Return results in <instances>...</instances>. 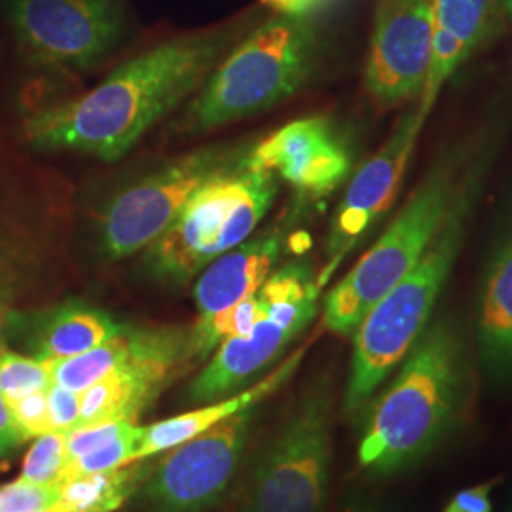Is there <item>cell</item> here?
Listing matches in <instances>:
<instances>
[{"instance_id":"1","label":"cell","mask_w":512,"mask_h":512,"mask_svg":"<svg viewBox=\"0 0 512 512\" xmlns=\"http://www.w3.org/2000/svg\"><path fill=\"white\" fill-rule=\"evenodd\" d=\"M234 33L169 38L129 59L92 92L40 110L23 124L40 152H78L116 162L213 73Z\"/></svg>"},{"instance_id":"2","label":"cell","mask_w":512,"mask_h":512,"mask_svg":"<svg viewBox=\"0 0 512 512\" xmlns=\"http://www.w3.org/2000/svg\"><path fill=\"white\" fill-rule=\"evenodd\" d=\"M467 395L458 334L440 321L421 334L374 404L359 444V465L374 475H393L418 463L461 420Z\"/></svg>"},{"instance_id":"3","label":"cell","mask_w":512,"mask_h":512,"mask_svg":"<svg viewBox=\"0 0 512 512\" xmlns=\"http://www.w3.org/2000/svg\"><path fill=\"white\" fill-rule=\"evenodd\" d=\"M473 188L463 183L456 190L439 232L418 264L368 311L355 329L351 374L344 408L359 412L385 378L403 363L427 329L442 287L454 268L465 238Z\"/></svg>"},{"instance_id":"4","label":"cell","mask_w":512,"mask_h":512,"mask_svg":"<svg viewBox=\"0 0 512 512\" xmlns=\"http://www.w3.org/2000/svg\"><path fill=\"white\" fill-rule=\"evenodd\" d=\"M311 19L274 16L253 29L207 76L184 112V131H209L272 109L310 76L317 57Z\"/></svg>"},{"instance_id":"5","label":"cell","mask_w":512,"mask_h":512,"mask_svg":"<svg viewBox=\"0 0 512 512\" xmlns=\"http://www.w3.org/2000/svg\"><path fill=\"white\" fill-rule=\"evenodd\" d=\"M275 196L274 173L253 169L241 158L203 184L148 247V270L173 283L202 274L213 260L249 239Z\"/></svg>"},{"instance_id":"6","label":"cell","mask_w":512,"mask_h":512,"mask_svg":"<svg viewBox=\"0 0 512 512\" xmlns=\"http://www.w3.org/2000/svg\"><path fill=\"white\" fill-rule=\"evenodd\" d=\"M456 196L452 160L435 165L370 251L325 300L323 325L348 336L408 274L439 232Z\"/></svg>"},{"instance_id":"7","label":"cell","mask_w":512,"mask_h":512,"mask_svg":"<svg viewBox=\"0 0 512 512\" xmlns=\"http://www.w3.org/2000/svg\"><path fill=\"white\" fill-rule=\"evenodd\" d=\"M332 463V395L313 385L256 458L239 512H323Z\"/></svg>"},{"instance_id":"8","label":"cell","mask_w":512,"mask_h":512,"mask_svg":"<svg viewBox=\"0 0 512 512\" xmlns=\"http://www.w3.org/2000/svg\"><path fill=\"white\" fill-rule=\"evenodd\" d=\"M321 285L308 264L291 262L270 275L258 296L264 313L247 336L220 342L217 353L192 382V401L228 397L277 361L317 313Z\"/></svg>"},{"instance_id":"9","label":"cell","mask_w":512,"mask_h":512,"mask_svg":"<svg viewBox=\"0 0 512 512\" xmlns=\"http://www.w3.org/2000/svg\"><path fill=\"white\" fill-rule=\"evenodd\" d=\"M255 408L220 421L202 435L160 454L133 495L139 512H207L217 507L238 475Z\"/></svg>"},{"instance_id":"10","label":"cell","mask_w":512,"mask_h":512,"mask_svg":"<svg viewBox=\"0 0 512 512\" xmlns=\"http://www.w3.org/2000/svg\"><path fill=\"white\" fill-rule=\"evenodd\" d=\"M6 8L21 52L46 69H90L126 27L122 0H8Z\"/></svg>"},{"instance_id":"11","label":"cell","mask_w":512,"mask_h":512,"mask_svg":"<svg viewBox=\"0 0 512 512\" xmlns=\"http://www.w3.org/2000/svg\"><path fill=\"white\" fill-rule=\"evenodd\" d=\"M238 162L232 148H202L129 186L101 220L103 253L120 260L148 249L203 184Z\"/></svg>"},{"instance_id":"12","label":"cell","mask_w":512,"mask_h":512,"mask_svg":"<svg viewBox=\"0 0 512 512\" xmlns=\"http://www.w3.org/2000/svg\"><path fill=\"white\" fill-rule=\"evenodd\" d=\"M433 63L429 0H378L366 63L368 93L384 107L423 93Z\"/></svg>"},{"instance_id":"13","label":"cell","mask_w":512,"mask_h":512,"mask_svg":"<svg viewBox=\"0 0 512 512\" xmlns=\"http://www.w3.org/2000/svg\"><path fill=\"white\" fill-rule=\"evenodd\" d=\"M186 359L188 334L183 330L133 329L128 359L80 393L78 427L105 421L137 423Z\"/></svg>"},{"instance_id":"14","label":"cell","mask_w":512,"mask_h":512,"mask_svg":"<svg viewBox=\"0 0 512 512\" xmlns=\"http://www.w3.org/2000/svg\"><path fill=\"white\" fill-rule=\"evenodd\" d=\"M423 122L425 118L420 110L408 112L380 152L372 156L349 183L346 198L330 228L327 266L317 277L321 287L395 202Z\"/></svg>"},{"instance_id":"15","label":"cell","mask_w":512,"mask_h":512,"mask_svg":"<svg viewBox=\"0 0 512 512\" xmlns=\"http://www.w3.org/2000/svg\"><path fill=\"white\" fill-rule=\"evenodd\" d=\"M243 162L279 175L296 190L325 196L346 179L349 152L327 118H302L260 141Z\"/></svg>"},{"instance_id":"16","label":"cell","mask_w":512,"mask_h":512,"mask_svg":"<svg viewBox=\"0 0 512 512\" xmlns=\"http://www.w3.org/2000/svg\"><path fill=\"white\" fill-rule=\"evenodd\" d=\"M283 241V232L262 234L251 241H243L236 249L213 260L194 287L198 306L196 325L207 323L220 311L258 293L264 281L272 275L283 251Z\"/></svg>"},{"instance_id":"17","label":"cell","mask_w":512,"mask_h":512,"mask_svg":"<svg viewBox=\"0 0 512 512\" xmlns=\"http://www.w3.org/2000/svg\"><path fill=\"white\" fill-rule=\"evenodd\" d=\"M429 4L433 14V63L418 109L423 118L429 116L446 80L488 35L497 0H429Z\"/></svg>"},{"instance_id":"18","label":"cell","mask_w":512,"mask_h":512,"mask_svg":"<svg viewBox=\"0 0 512 512\" xmlns=\"http://www.w3.org/2000/svg\"><path fill=\"white\" fill-rule=\"evenodd\" d=\"M304 351L306 349L296 351L293 357H289L283 365L277 366L272 374H268L266 378H262L260 382H256L255 385H251L249 389H245L241 393L228 395L217 403L143 427L137 450L133 454V463L160 456L167 450L183 444L186 440L202 435L220 421L228 420L243 410L256 408V404H260L266 397H270L293 376L296 366L300 365V361H302Z\"/></svg>"},{"instance_id":"19","label":"cell","mask_w":512,"mask_h":512,"mask_svg":"<svg viewBox=\"0 0 512 512\" xmlns=\"http://www.w3.org/2000/svg\"><path fill=\"white\" fill-rule=\"evenodd\" d=\"M124 329L107 311L84 302H65L38 317L29 348L40 361H57L97 348Z\"/></svg>"},{"instance_id":"20","label":"cell","mask_w":512,"mask_h":512,"mask_svg":"<svg viewBox=\"0 0 512 512\" xmlns=\"http://www.w3.org/2000/svg\"><path fill=\"white\" fill-rule=\"evenodd\" d=\"M480 359L495 378L512 376V232L495 256L478 313Z\"/></svg>"},{"instance_id":"21","label":"cell","mask_w":512,"mask_h":512,"mask_svg":"<svg viewBox=\"0 0 512 512\" xmlns=\"http://www.w3.org/2000/svg\"><path fill=\"white\" fill-rule=\"evenodd\" d=\"M152 465L145 461L129 463L92 475L74 476L59 482L57 512H114L122 509L145 484Z\"/></svg>"},{"instance_id":"22","label":"cell","mask_w":512,"mask_h":512,"mask_svg":"<svg viewBox=\"0 0 512 512\" xmlns=\"http://www.w3.org/2000/svg\"><path fill=\"white\" fill-rule=\"evenodd\" d=\"M133 349V329L122 330L114 338L103 342L101 346L84 351L80 355L46 361L52 382L67 387L76 393H82L90 385L105 378L116 370L129 357Z\"/></svg>"},{"instance_id":"23","label":"cell","mask_w":512,"mask_h":512,"mask_svg":"<svg viewBox=\"0 0 512 512\" xmlns=\"http://www.w3.org/2000/svg\"><path fill=\"white\" fill-rule=\"evenodd\" d=\"M52 384L46 361L25 357L8 349L0 355V395L8 403L46 391Z\"/></svg>"},{"instance_id":"24","label":"cell","mask_w":512,"mask_h":512,"mask_svg":"<svg viewBox=\"0 0 512 512\" xmlns=\"http://www.w3.org/2000/svg\"><path fill=\"white\" fill-rule=\"evenodd\" d=\"M141 429H143V425L135 423L133 427H129L122 437H118V439L112 440L109 444H105V446H101L93 452L84 454V456H78V458L67 461L57 484L65 482V480H71L74 476L92 475V473L118 469V467L133 463V454H135L137 444L141 439Z\"/></svg>"},{"instance_id":"25","label":"cell","mask_w":512,"mask_h":512,"mask_svg":"<svg viewBox=\"0 0 512 512\" xmlns=\"http://www.w3.org/2000/svg\"><path fill=\"white\" fill-rule=\"evenodd\" d=\"M65 454H67L65 433L50 431L46 435H40L23 459V469L19 478L37 482V484H57L61 471L65 467Z\"/></svg>"},{"instance_id":"26","label":"cell","mask_w":512,"mask_h":512,"mask_svg":"<svg viewBox=\"0 0 512 512\" xmlns=\"http://www.w3.org/2000/svg\"><path fill=\"white\" fill-rule=\"evenodd\" d=\"M59 484H37L18 478L0 486V512H44L55 509Z\"/></svg>"},{"instance_id":"27","label":"cell","mask_w":512,"mask_h":512,"mask_svg":"<svg viewBox=\"0 0 512 512\" xmlns=\"http://www.w3.org/2000/svg\"><path fill=\"white\" fill-rule=\"evenodd\" d=\"M133 425L135 423H131V421H105V423L74 427L73 431L65 433L67 435L65 463L78 458V456H84L88 452H93V450L109 444L118 437H122Z\"/></svg>"},{"instance_id":"28","label":"cell","mask_w":512,"mask_h":512,"mask_svg":"<svg viewBox=\"0 0 512 512\" xmlns=\"http://www.w3.org/2000/svg\"><path fill=\"white\" fill-rule=\"evenodd\" d=\"M46 391L33 393V395H27L23 399L8 403L23 440L37 439L40 435H46V433L52 431L50 429V416H48Z\"/></svg>"},{"instance_id":"29","label":"cell","mask_w":512,"mask_h":512,"mask_svg":"<svg viewBox=\"0 0 512 512\" xmlns=\"http://www.w3.org/2000/svg\"><path fill=\"white\" fill-rule=\"evenodd\" d=\"M50 429L69 433L80 423V393L52 384L46 391Z\"/></svg>"},{"instance_id":"30","label":"cell","mask_w":512,"mask_h":512,"mask_svg":"<svg viewBox=\"0 0 512 512\" xmlns=\"http://www.w3.org/2000/svg\"><path fill=\"white\" fill-rule=\"evenodd\" d=\"M262 6L270 8L275 16L287 18L313 19L327 14L342 0H260Z\"/></svg>"},{"instance_id":"31","label":"cell","mask_w":512,"mask_h":512,"mask_svg":"<svg viewBox=\"0 0 512 512\" xmlns=\"http://www.w3.org/2000/svg\"><path fill=\"white\" fill-rule=\"evenodd\" d=\"M494 488V482L478 484L475 488L461 490L446 507L444 512H492L490 492Z\"/></svg>"},{"instance_id":"32","label":"cell","mask_w":512,"mask_h":512,"mask_svg":"<svg viewBox=\"0 0 512 512\" xmlns=\"http://www.w3.org/2000/svg\"><path fill=\"white\" fill-rule=\"evenodd\" d=\"M25 440L18 431L10 404L0 395V458L12 454Z\"/></svg>"},{"instance_id":"33","label":"cell","mask_w":512,"mask_h":512,"mask_svg":"<svg viewBox=\"0 0 512 512\" xmlns=\"http://www.w3.org/2000/svg\"><path fill=\"white\" fill-rule=\"evenodd\" d=\"M340 512H389L384 507L368 501V499H353Z\"/></svg>"},{"instance_id":"34","label":"cell","mask_w":512,"mask_h":512,"mask_svg":"<svg viewBox=\"0 0 512 512\" xmlns=\"http://www.w3.org/2000/svg\"><path fill=\"white\" fill-rule=\"evenodd\" d=\"M6 298H8L6 279H4V274H2V270H0V313L4 311V306H6Z\"/></svg>"},{"instance_id":"35","label":"cell","mask_w":512,"mask_h":512,"mask_svg":"<svg viewBox=\"0 0 512 512\" xmlns=\"http://www.w3.org/2000/svg\"><path fill=\"white\" fill-rule=\"evenodd\" d=\"M501 4L505 6V10L509 12V16H511L512 19V0H501Z\"/></svg>"},{"instance_id":"36","label":"cell","mask_w":512,"mask_h":512,"mask_svg":"<svg viewBox=\"0 0 512 512\" xmlns=\"http://www.w3.org/2000/svg\"><path fill=\"white\" fill-rule=\"evenodd\" d=\"M6 351V338H4V334H2V330H0V355Z\"/></svg>"},{"instance_id":"37","label":"cell","mask_w":512,"mask_h":512,"mask_svg":"<svg viewBox=\"0 0 512 512\" xmlns=\"http://www.w3.org/2000/svg\"><path fill=\"white\" fill-rule=\"evenodd\" d=\"M44 512H57L55 509H52V511H44Z\"/></svg>"}]
</instances>
